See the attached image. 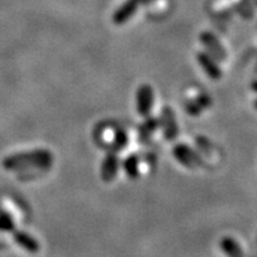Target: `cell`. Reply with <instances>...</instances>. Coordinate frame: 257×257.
Returning a JSON list of instances; mask_svg holds the SVG:
<instances>
[{
	"label": "cell",
	"instance_id": "1",
	"mask_svg": "<svg viewBox=\"0 0 257 257\" xmlns=\"http://www.w3.org/2000/svg\"><path fill=\"white\" fill-rule=\"evenodd\" d=\"M142 2L143 0H126V2L123 3L113 14V17H112L113 23L117 25L126 23L128 19L136 14L138 6Z\"/></svg>",
	"mask_w": 257,
	"mask_h": 257
},
{
	"label": "cell",
	"instance_id": "2",
	"mask_svg": "<svg viewBox=\"0 0 257 257\" xmlns=\"http://www.w3.org/2000/svg\"><path fill=\"white\" fill-rule=\"evenodd\" d=\"M154 102V92L148 85H144L137 92V108L142 115H147L152 110Z\"/></svg>",
	"mask_w": 257,
	"mask_h": 257
},
{
	"label": "cell",
	"instance_id": "3",
	"mask_svg": "<svg viewBox=\"0 0 257 257\" xmlns=\"http://www.w3.org/2000/svg\"><path fill=\"white\" fill-rule=\"evenodd\" d=\"M197 57H198V62L201 64L202 69L206 72V74L210 76L211 79H213V80L220 79L221 70L219 69V67L217 66L216 62H214V61L212 60L210 56L206 55V54H204V53H199Z\"/></svg>",
	"mask_w": 257,
	"mask_h": 257
},
{
	"label": "cell",
	"instance_id": "4",
	"mask_svg": "<svg viewBox=\"0 0 257 257\" xmlns=\"http://www.w3.org/2000/svg\"><path fill=\"white\" fill-rule=\"evenodd\" d=\"M118 169V160L115 156H108L102 165V176L106 180H111Z\"/></svg>",
	"mask_w": 257,
	"mask_h": 257
},
{
	"label": "cell",
	"instance_id": "5",
	"mask_svg": "<svg viewBox=\"0 0 257 257\" xmlns=\"http://www.w3.org/2000/svg\"><path fill=\"white\" fill-rule=\"evenodd\" d=\"M201 41H202V43L205 44V46L208 47V49L211 48V51H212V54H213V55H216V56L219 55V56H221V59H224V55H225L224 50L221 49V46L219 43H218L216 38L212 36V35L204 34V35H202V37H201Z\"/></svg>",
	"mask_w": 257,
	"mask_h": 257
},
{
	"label": "cell",
	"instance_id": "6",
	"mask_svg": "<svg viewBox=\"0 0 257 257\" xmlns=\"http://www.w3.org/2000/svg\"><path fill=\"white\" fill-rule=\"evenodd\" d=\"M221 246H223V249L226 251L229 255H232V251H234L238 257H242V251L239 250V246L237 245L236 242H233L232 239L227 238V239H224L223 242H221Z\"/></svg>",
	"mask_w": 257,
	"mask_h": 257
},
{
	"label": "cell",
	"instance_id": "7",
	"mask_svg": "<svg viewBox=\"0 0 257 257\" xmlns=\"http://www.w3.org/2000/svg\"><path fill=\"white\" fill-rule=\"evenodd\" d=\"M137 159L136 157H130L126 161V165H125V168L127 170V174L130 176H136L137 174Z\"/></svg>",
	"mask_w": 257,
	"mask_h": 257
},
{
	"label": "cell",
	"instance_id": "8",
	"mask_svg": "<svg viewBox=\"0 0 257 257\" xmlns=\"http://www.w3.org/2000/svg\"><path fill=\"white\" fill-rule=\"evenodd\" d=\"M255 106H256V108H257V100L255 101Z\"/></svg>",
	"mask_w": 257,
	"mask_h": 257
}]
</instances>
